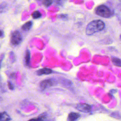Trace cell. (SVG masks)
<instances>
[{"label":"cell","instance_id":"cell-11","mask_svg":"<svg viewBox=\"0 0 121 121\" xmlns=\"http://www.w3.org/2000/svg\"><path fill=\"white\" fill-rule=\"evenodd\" d=\"M30 60V53L29 51L28 50H27L26 52V54L25 56V63L28 66L29 64Z\"/></svg>","mask_w":121,"mask_h":121},{"label":"cell","instance_id":"cell-14","mask_svg":"<svg viewBox=\"0 0 121 121\" xmlns=\"http://www.w3.org/2000/svg\"><path fill=\"white\" fill-rule=\"evenodd\" d=\"M52 0H44V1L43 2V4L46 6H48L52 4Z\"/></svg>","mask_w":121,"mask_h":121},{"label":"cell","instance_id":"cell-12","mask_svg":"<svg viewBox=\"0 0 121 121\" xmlns=\"http://www.w3.org/2000/svg\"><path fill=\"white\" fill-rule=\"evenodd\" d=\"M32 16L34 18L36 19V18H40L42 16V14H41V13L39 11H35L32 13Z\"/></svg>","mask_w":121,"mask_h":121},{"label":"cell","instance_id":"cell-3","mask_svg":"<svg viewBox=\"0 0 121 121\" xmlns=\"http://www.w3.org/2000/svg\"><path fill=\"white\" fill-rule=\"evenodd\" d=\"M22 40V36L18 31H15L12 33L10 37V43L12 45H18L21 43Z\"/></svg>","mask_w":121,"mask_h":121},{"label":"cell","instance_id":"cell-2","mask_svg":"<svg viewBox=\"0 0 121 121\" xmlns=\"http://www.w3.org/2000/svg\"><path fill=\"white\" fill-rule=\"evenodd\" d=\"M95 12L99 16L104 18L110 17L112 15V12L110 9L104 5L97 6L95 9Z\"/></svg>","mask_w":121,"mask_h":121},{"label":"cell","instance_id":"cell-9","mask_svg":"<svg viewBox=\"0 0 121 121\" xmlns=\"http://www.w3.org/2000/svg\"><path fill=\"white\" fill-rule=\"evenodd\" d=\"M11 120L10 116L6 112H3L1 113L0 121H9Z\"/></svg>","mask_w":121,"mask_h":121},{"label":"cell","instance_id":"cell-8","mask_svg":"<svg viewBox=\"0 0 121 121\" xmlns=\"http://www.w3.org/2000/svg\"><path fill=\"white\" fill-rule=\"evenodd\" d=\"M111 60L114 65L117 67H121V59L120 58L115 57H112Z\"/></svg>","mask_w":121,"mask_h":121},{"label":"cell","instance_id":"cell-16","mask_svg":"<svg viewBox=\"0 0 121 121\" xmlns=\"http://www.w3.org/2000/svg\"><path fill=\"white\" fill-rule=\"evenodd\" d=\"M8 86H9V88L10 89H13V85H12V84H11V83H10V82H9L8 83Z\"/></svg>","mask_w":121,"mask_h":121},{"label":"cell","instance_id":"cell-13","mask_svg":"<svg viewBox=\"0 0 121 121\" xmlns=\"http://www.w3.org/2000/svg\"><path fill=\"white\" fill-rule=\"evenodd\" d=\"M43 116L42 115L40 117H39L37 118H35V119H32L29 120L28 121H43Z\"/></svg>","mask_w":121,"mask_h":121},{"label":"cell","instance_id":"cell-4","mask_svg":"<svg viewBox=\"0 0 121 121\" xmlns=\"http://www.w3.org/2000/svg\"><path fill=\"white\" fill-rule=\"evenodd\" d=\"M76 109L81 112L87 113L91 111V105L86 104H78L76 106Z\"/></svg>","mask_w":121,"mask_h":121},{"label":"cell","instance_id":"cell-17","mask_svg":"<svg viewBox=\"0 0 121 121\" xmlns=\"http://www.w3.org/2000/svg\"><path fill=\"white\" fill-rule=\"evenodd\" d=\"M120 38L121 39V36H120Z\"/></svg>","mask_w":121,"mask_h":121},{"label":"cell","instance_id":"cell-5","mask_svg":"<svg viewBox=\"0 0 121 121\" xmlns=\"http://www.w3.org/2000/svg\"><path fill=\"white\" fill-rule=\"evenodd\" d=\"M53 85V81L52 79H45L41 82L40 84V87L42 89H45L48 88Z\"/></svg>","mask_w":121,"mask_h":121},{"label":"cell","instance_id":"cell-7","mask_svg":"<svg viewBox=\"0 0 121 121\" xmlns=\"http://www.w3.org/2000/svg\"><path fill=\"white\" fill-rule=\"evenodd\" d=\"M52 70L51 69L49 68H43L40 69L37 71V74L38 75H47L51 73Z\"/></svg>","mask_w":121,"mask_h":121},{"label":"cell","instance_id":"cell-1","mask_svg":"<svg viewBox=\"0 0 121 121\" xmlns=\"http://www.w3.org/2000/svg\"><path fill=\"white\" fill-rule=\"evenodd\" d=\"M104 26V22L101 20H93L87 25L86 28V33L88 35H92L103 30Z\"/></svg>","mask_w":121,"mask_h":121},{"label":"cell","instance_id":"cell-6","mask_svg":"<svg viewBox=\"0 0 121 121\" xmlns=\"http://www.w3.org/2000/svg\"><path fill=\"white\" fill-rule=\"evenodd\" d=\"M80 117V114L77 112H71L68 117V121H77Z\"/></svg>","mask_w":121,"mask_h":121},{"label":"cell","instance_id":"cell-15","mask_svg":"<svg viewBox=\"0 0 121 121\" xmlns=\"http://www.w3.org/2000/svg\"><path fill=\"white\" fill-rule=\"evenodd\" d=\"M55 0L56 3H57L58 4H60V3H62L64 2V0Z\"/></svg>","mask_w":121,"mask_h":121},{"label":"cell","instance_id":"cell-10","mask_svg":"<svg viewBox=\"0 0 121 121\" xmlns=\"http://www.w3.org/2000/svg\"><path fill=\"white\" fill-rule=\"evenodd\" d=\"M32 21H28L25 23L22 26V29L23 31H28L29 30L32 26Z\"/></svg>","mask_w":121,"mask_h":121}]
</instances>
